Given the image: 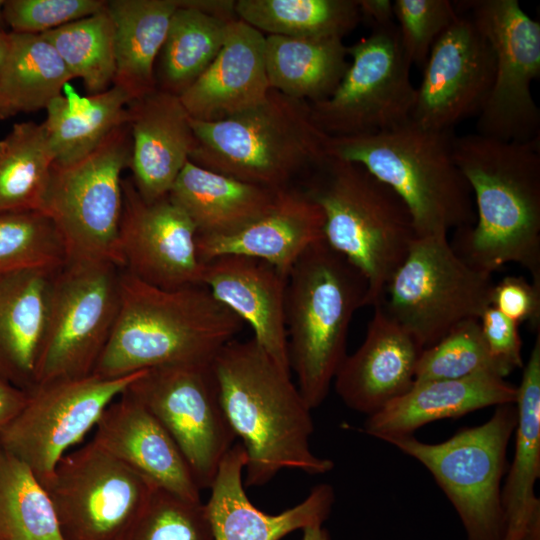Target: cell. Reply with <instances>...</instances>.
I'll return each mask as SVG.
<instances>
[{"label":"cell","mask_w":540,"mask_h":540,"mask_svg":"<svg viewBox=\"0 0 540 540\" xmlns=\"http://www.w3.org/2000/svg\"><path fill=\"white\" fill-rule=\"evenodd\" d=\"M453 156L476 212L472 226L455 230L454 251L490 274L517 263L540 286V138L519 142L455 135Z\"/></svg>","instance_id":"cell-1"},{"label":"cell","mask_w":540,"mask_h":540,"mask_svg":"<svg viewBox=\"0 0 540 540\" xmlns=\"http://www.w3.org/2000/svg\"><path fill=\"white\" fill-rule=\"evenodd\" d=\"M211 368L223 411L246 454L245 486H263L283 469L309 475L333 469L332 460L310 448L311 408L290 372L253 337L226 343Z\"/></svg>","instance_id":"cell-2"},{"label":"cell","mask_w":540,"mask_h":540,"mask_svg":"<svg viewBox=\"0 0 540 540\" xmlns=\"http://www.w3.org/2000/svg\"><path fill=\"white\" fill-rule=\"evenodd\" d=\"M243 325L202 284L163 289L122 269L118 318L93 374L118 378L164 365L209 364Z\"/></svg>","instance_id":"cell-3"},{"label":"cell","mask_w":540,"mask_h":540,"mask_svg":"<svg viewBox=\"0 0 540 540\" xmlns=\"http://www.w3.org/2000/svg\"><path fill=\"white\" fill-rule=\"evenodd\" d=\"M452 131L411 120L374 134L329 136L327 153L360 164L394 190L411 213L417 237L448 235L476 221L471 188L454 160Z\"/></svg>","instance_id":"cell-4"},{"label":"cell","mask_w":540,"mask_h":540,"mask_svg":"<svg viewBox=\"0 0 540 540\" xmlns=\"http://www.w3.org/2000/svg\"><path fill=\"white\" fill-rule=\"evenodd\" d=\"M196 144L189 161L234 179L283 190L328 157V135L310 104L271 89L258 105L220 121L190 117Z\"/></svg>","instance_id":"cell-5"},{"label":"cell","mask_w":540,"mask_h":540,"mask_svg":"<svg viewBox=\"0 0 540 540\" xmlns=\"http://www.w3.org/2000/svg\"><path fill=\"white\" fill-rule=\"evenodd\" d=\"M303 191L323 212L326 243L364 276L365 306L377 305L417 237L406 204L360 164L330 156Z\"/></svg>","instance_id":"cell-6"},{"label":"cell","mask_w":540,"mask_h":540,"mask_svg":"<svg viewBox=\"0 0 540 540\" xmlns=\"http://www.w3.org/2000/svg\"><path fill=\"white\" fill-rule=\"evenodd\" d=\"M362 273L323 239L292 266L287 281L285 326L290 370L312 409L326 399L347 356L354 313L365 306Z\"/></svg>","instance_id":"cell-7"},{"label":"cell","mask_w":540,"mask_h":540,"mask_svg":"<svg viewBox=\"0 0 540 540\" xmlns=\"http://www.w3.org/2000/svg\"><path fill=\"white\" fill-rule=\"evenodd\" d=\"M516 423V405L503 404L482 425L463 428L440 443H425L414 435L379 440L429 470L456 510L467 540H502L501 481Z\"/></svg>","instance_id":"cell-8"},{"label":"cell","mask_w":540,"mask_h":540,"mask_svg":"<svg viewBox=\"0 0 540 540\" xmlns=\"http://www.w3.org/2000/svg\"><path fill=\"white\" fill-rule=\"evenodd\" d=\"M493 286L492 274L465 262L448 235L416 237L377 305L424 350L461 322L479 319Z\"/></svg>","instance_id":"cell-9"},{"label":"cell","mask_w":540,"mask_h":540,"mask_svg":"<svg viewBox=\"0 0 540 540\" xmlns=\"http://www.w3.org/2000/svg\"><path fill=\"white\" fill-rule=\"evenodd\" d=\"M130 158L127 122L83 158L53 164L40 211L58 228L68 260H107L121 268V174L129 167Z\"/></svg>","instance_id":"cell-10"},{"label":"cell","mask_w":540,"mask_h":540,"mask_svg":"<svg viewBox=\"0 0 540 540\" xmlns=\"http://www.w3.org/2000/svg\"><path fill=\"white\" fill-rule=\"evenodd\" d=\"M121 276L107 260H67L58 269L35 385L93 374L118 318Z\"/></svg>","instance_id":"cell-11"},{"label":"cell","mask_w":540,"mask_h":540,"mask_svg":"<svg viewBox=\"0 0 540 540\" xmlns=\"http://www.w3.org/2000/svg\"><path fill=\"white\" fill-rule=\"evenodd\" d=\"M455 4L485 35L495 56L494 80L477 116L476 133L503 141L539 138L540 111L531 86L540 76V23L517 0Z\"/></svg>","instance_id":"cell-12"},{"label":"cell","mask_w":540,"mask_h":540,"mask_svg":"<svg viewBox=\"0 0 540 540\" xmlns=\"http://www.w3.org/2000/svg\"><path fill=\"white\" fill-rule=\"evenodd\" d=\"M347 52L351 62L334 92L310 104L316 125L328 136L349 137L411 121L416 87L396 24L371 30Z\"/></svg>","instance_id":"cell-13"},{"label":"cell","mask_w":540,"mask_h":540,"mask_svg":"<svg viewBox=\"0 0 540 540\" xmlns=\"http://www.w3.org/2000/svg\"><path fill=\"white\" fill-rule=\"evenodd\" d=\"M42 486L64 540H123L157 487L92 441L66 453Z\"/></svg>","instance_id":"cell-14"},{"label":"cell","mask_w":540,"mask_h":540,"mask_svg":"<svg viewBox=\"0 0 540 540\" xmlns=\"http://www.w3.org/2000/svg\"><path fill=\"white\" fill-rule=\"evenodd\" d=\"M142 371L118 378L91 374L36 384L26 391L21 410L0 429V446L44 485L67 450L96 427L108 405Z\"/></svg>","instance_id":"cell-15"},{"label":"cell","mask_w":540,"mask_h":540,"mask_svg":"<svg viewBox=\"0 0 540 540\" xmlns=\"http://www.w3.org/2000/svg\"><path fill=\"white\" fill-rule=\"evenodd\" d=\"M127 390L175 441L200 490L210 489L236 439L219 400L211 363L146 369Z\"/></svg>","instance_id":"cell-16"},{"label":"cell","mask_w":540,"mask_h":540,"mask_svg":"<svg viewBox=\"0 0 540 540\" xmlns=\"http://www.w3.org/2000/svg\"><path fill=\"white\" fill-rule=\"evenodd\" d=\"M411 120L420 127L450 131L478 116L492 88L493 49L465 13L439 36L423 66Z\"/></svg>","instance_id":"cell-17"},{"label":"cell","mask_w":540,"mask_h":540,"mask_svg":"<svg viewBox=\"0 0 540 540\" xmlns=\"http://www.w3.org/2000/svg\"><path fill=\"white\" fill-rule=\"evenodd\" d=\"M123 212L119 231L121 268L163 289L201 284L203 264L196 229L167 195L145 201L131 179L122 181Z\"/></svg>","instance_id":"cell-18"},{"label":"cell","mask_w":540,"mask_h":540,"mask_svg":"<svg viewBox=\"0 0 540 540\" xmlns=\"http://www.w3.org/2000/svg\"><path fill=\"white\" fill-rule=\"evenodd\" d=\"M422 348L379 306L364 341L347 355L333 380L345 405L370 416L408 392Z\"/></svg>","instance_id":"cell-19"},{"label":"cell","mask_w":540,"mask_h":540,"mask_svg":"<svg viewBox=\"0 0 540 540\" xmlns=\"http://www.w3.org/2000/svg\"><path fill=\"white\" fill-rule=\"evenodd\" d=\"M202 264L201 284L247 323L257 343L290 372L285 326L288 275L265 260L244 255H221Z\"/></svg>","instance_id":"cell-20"},{"label":"cell","mask_w":540,"mask_h":540,"mask_svg":"<svg viewBox=\"0 0 540 540\" xmlns=\"http://www.w3.org/2000/svg\"><path fill=\"white\" fill-rule=\"evenodd\" d=\"M246 454L235 443L221 461L205 503L214 540H281L296 530L322 525L329 517L335 493L331 485L313 487L299 504L267 514L249 500L243 481Z\"/></svg>","instance_id":"cell-21"},{"label":"cell","mask_w":540,"mask_h":540,"mask_svg":"<svg viewBox=\"0 0 540 540\" xmlns=\"http://www.w3.org/2000/svg\"><path fill=\"white\" fill-rule=\"evenodd\" d=\"M91 441L157 487L201 500V490L177 444L127 388L105 409Z\"/></svg>","instance_id":"cell-22"},{"label":"cell","mask_w":540,"mask_h":540,"mask_svg":"<svg viewBox=\"0 0 540 540\" xmlns=\"http://www.w3.org/2000/svg\"><path fill=\"white\" fill-rule=\"evenodd\" d=\"M132 182L145 201L167 196L196 140L179 96L155 89L129 106Z\"/></svg>","instance_id":"cell-23"},{"label":"cell","mask_w":540,"mask_h":540,"mask_svg":"<svg viewBox=\"0 0 540 540\" xmlns=\"http://www.w3.org/2000/svg\"><path fill=\"white\" fill-rule=\"evenodd\" d=\"M265 34L239 19L205 72L179 96L192 119L220 121L261 103L271 90L265 66Z\"/></svg>","instance_id":"cell-24"},{"label":"cell","mask_w":540,"mask_h":540,"mask_svg":"<svg viewBox=\"0 0 540 540\" xmlns=\"http://www.w3.org/2000/svg\"><path fill=\"white\" fill-rule=\"evenodd\" d=\"M321 208L303 191L286 188L273 207L240 230L220 236L196 235L199 260L228 254L265 260L285 274L302 253L324 238Z\"/></svg>","instance_id":"cell-25"},{"label":"cell","mask_w":540,"mask_h":540,"mask_svg":"<svg viewBox=\"0 0 540 540\" xmlns=\"http://www.w3.org/2000/svg\"><path fill=\"white\" fill-rule=\"evenodd\" d=\"M58 269L0 273V378L24 391L36 382Z\"/></svg>","instance_id":"cell-26"},{"label":"cell","mask_w":540,"mask_h":540,"mask_svg":"<svg viewBox=\"0 0 540 540\" xmlns=\"http://www.w3.org/2000/svg\"><path fill=\"white\" fill-rule=\"evenodd\" d=\"M517 387L491 373L414 382L404 395L368 416L363 431L377 439L413 435L420 427L490 406L515 404Z\"/></svg>","instance_id":"cell-27"},{"label":"cell","mask_w":540,"mask_h":540,"mask_svg":"<svg viewBox=\"0 0 540 540\" xmlns=\"http://www.w3.org/2000/svg\"><path fill=\"white\" fill-rule=\"evenodd\" d=\"M540 330L517 387L515 452L501 490L502 540H540Z\"/></svg>","instance_id":"cell-28"},{"label":"cell","mask_w":540,"mask_h":540,"mask_svg":"<svg viewBox=\"0 0 540 540\" xmlns=\"http://www.w3.org/2000/svg\"><path fill=\"white\" fill-rule=\"evenodd\" d=\"M236 18L234 1L180 0L156 61V88L183 94L213 62Z\"/></svg>","instance_id":"cell-29"},{"label":"cell","mask_w":540,"mask_h":540,"mask_svg":"<svg viewBox=\"0 0 540 540\" xmlns=\"http://www.w3.org/2000/svg\"><path fill=\"white\" fill-rule=\"evenodd\" d=\"M280 191L188 161L168 196L190 218L198 236H220L236 232L267 213Z\"/></svg>","instance_id":"cell-30"},{"label":"cell","mask_w":540,"mask_h":540,"mask_svg":"<svg viewBox=\"0 0 540 540\" xmlns=\"http://www.w3.org/2000/svg\"><path fill=\"white\" fill-rule=\"evenodd\" d=\"M180 0H111L106 8L114 25L113 85L132 101L156 89L155 65Z\"/></svg>","instance_id":"cell-31"},{"label":"cell","mask_w":540,"mask_h":540,"mask_svg":"<svg viewBox=\"0 0 540 540\" xmlns=\"http://www.w3.org/2000/svg\"><path fill=\"white\" fill-rule=\"evenodd\" d=\"M341 38L265 37V66L271 89L309 104L328 98L348 66Z\"/></svg>","instance_id":"cell-32"},{"label":"cell","mask_w":540,"mask_h":540,"mask_svg":"<svg viewBox=\"0 0 540 540\" xmlns=\"http://www.w3.org/2000/svg\"><path fill=\"white\" fill-rule=\"evenodd\" d=\"M63 92L48 104L42 122L57 164L74 162L95 150L113 130L129 121L132 102L116 85L80 96L67 83Z\"/></svg>","instance_id":"cell-33"},{"label":"cell","mask_w":540,"mask_h":540,"mask_svg":"<svg viewBox=\"0 0 540 540\" xmlns=\"http://www.w3.org/2000/svg\"><path fill=\"white\" fill-rule=\"evenodd\" d=\"M71 79L65 63L42 35L10 32L0 76V101L6 118L46 109Z\"/></svg>","instance_id":"cell-34"},{"label":"cell","mask_w":540,"mask_h":540,"mask_svg":"<svg viewBox=\"0 0 540 540\" xmlns=\"http://www.w3.org/2000/svg\"><path fill=\"white\" fill-rule=\"evenodd\" d=\"M237 19L262 34L341 38L361 22L357 0H238Z\"/></svg>","instance_id":"cell-35"},{"label":"cell","mask_w":540,"mask_h":540,"mask_svg":"<svg viewBox=\"0 0 540 540\" xmlns=\"http://www.w3.org/2000/svg\"><path fill=\"white\" fill-rule=\"evenodd\" d=\"M54 162L43 123H16L0 140V213L40 210Z\"/></svg>","instance_id":"cell-36"},{"label":"cell","mask_w":540,"mask_h":540,"mask_svg":"<svg viewBox=\"0 0 540 540\" xmlns=\"http://www.w3.org/2000/svg\"><path fill=\"white\" fill-rule=\"evenodd\" d=\"M0 540H64L48 493L0 446Z\"/></svg>","instance_id":"cell-37"},{"label":"cell","mask_w":540,"mask_h":540,"mask_svg":"<svg viewBox=\"0 0 540 540\" xmlns=\"http://www.w3.org/2000/svg\"><path fill=\"white\" fill-rule=\"evenodd\" d=\"M40 35L52 44L73 78L81 79L90 94L113 85L114 25L106 7Z\"/></svg>","instance_id":"cell-38"},{"label":"cell","mask_w":540,"mask_h":540,"mask_svg":"<svg viewBox=\"0 0 540 540\" xmlns=\"http://www.w3.org/2000/svg\"><path fill=\"white\" fill-rule=\"evenodd\" d=\"M68 260L53 220L40 210L0 213V273L60 268Z\"/></svg>","instance_id":"cell-39"},{"label":"cell","mask_w":540,"mask_h":540,"mask_svg":"<svg viewBox=\"0 0 540 540\" xmlns=\"http://www.w3.org/2000/svg\"><path fill=\"white\" fill-rule=\"evenodd\" d=\"M123 540H214L206 506L156 487Z\"/></svg>","instance_id":"cell-40"},{"label":"cell","mask_w":540,"mask_h":540,"mask_svg":"<svg viewBox=\"0 0 540 540\" xmlns=\"http://www.w3.org/2000/svg\"><path fill=\"white\" fill-rule=\"evenodd\" d=\"M479 373L501 377L487 350L479 319H468L421 352L415 382L459 379Z\"/></svg>","instance_id":"cell-41"},{"label":"cell","mask_w":540,"mask_h":540,"mask_svg":"<svg viewBox=\"0 0 540 540\" xmlns=\"http://www.w3.org/2000/svg\"><path fill=\"white\" fill-rule=\"evenodd\" d=\"M393 5L403 52L411 66L423 67L435 41L459 16L455 1L395 0Z\"/></svg>","instance_id":"cell-42"},{"label":"cell","mask_w":540,"mask_h":540,"mask_svg":"<svg viewBox=\"0 0 540 540\" xmlns=\"http://www.w3.org/2000/svg\"><path fill=\"white\" fill-rule=\"evenodd\" d=\"M104 0H4L3 18L11 32L43 34L106 7Z\"/></svg>","instance_id":"cell-43"},{"label":"cell","mask_w":540,"mask_h":540,"mask_svg":"<svg viewBox=\"0 0 540 540\" xmlns=\"http://www.w3.org/2000/svg\"><path fill=\"white\" fill-rule=\"evenodd\" d=\"M479 322L487 350L499 375L505 378L517 368L523 367L519 324L492 306L484 310Z\"/></svg>","instance_id":"cell-44"},{"label":"cell","mask_w":540,"mask_h":540,"mask_svg":"<svg viewBox=\"0 0 540 540\" xmlns=\"http://www.w3.org/2000/svg\"><path fill=\"white\" fill-rule=\"evenodd\" d=\"M491 306L518 324L528 321L540 329V286L521 276H507L494 284Z\"/></svg>","instance_id":"cell-45"},{"label":"cell","mask_w":540,"mask_h":540,"mask_svg":"<svg viewBox=\"0 0 540 540\" xmlns=\"http://www.w3.org/2000/svg\"><path fill=\"white\" fill-rule=\"evenodd\" d=\"M361 21H366L371 30L396 24L394 5L391 0H357Z\"/></svg>","instance_id":"cell-46"},{"label":"cell","mask_w":540,"mask_h":540,"mask_svg":"<svg viewBox=\"0 0 540 540\" xmlns=\"http://www.w3.org/2000/svg\"><path fill=\"white\" fill-rule=\"evenodd\" d=\"M27 392L0 378V429L24 406Z\"/></svg>","instance_id":"cell-47"},{"label":"cell","mask_w":540,"mask_h":540,"mask_svg":"<svg viewBox=\"0 0 540 540\" xmlns=\"http://www.w3.org/2000/svg\"><path fill=\"white\" fill-rule=\"evenodd\" d=\"M302 531V540H330L328 531L322 525L308 526Z\"/></svg>","instance_id":"cell-48"},{"label":"cell","mask_w":540,"mask_h":540,"mask_svg":"<svg viewBox=\"0 0 540 540\" xmlns=\"http://www.w3.org/2000/svg\"><path fill=\"white\" fill-rule=\"evenodd\" d=\"M10 45V32L0 31V76L8 55Z\"/></svg>","instance_id":"cell-49"},{"label":"cell","mask_w":540,"mask_h":540,"mask_svg":"<svg viewBox=\"0 0 540 540\" xmlns=\"http://www.w3.org/2000/svg\"><path fill=\"white\" fill-rule=\"evenodd\" d=\"M3 5H4V0H0V31H5V27H6V24L4 22V18H3Z\"/></svg>","instance_id":"cell-50"},{"label":"cell","mask_w":540,"mask_h":540,"mask_svg":"<svg viewBox=\"0 0 540 540\" xmlns=\"http://www.w3.org/2000/svg\"><path fill=\"white\" fill-rule=\"evenodd\" d=\"M5 118H6V115H5L4 107L0 101V119H5Z\"/></svg>","instance_id":"cell-51"}]
</instances>
